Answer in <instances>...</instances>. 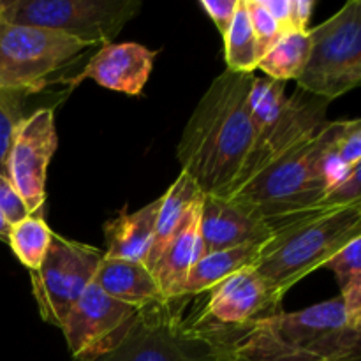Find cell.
<instances>
[{"mask_svg":"<svg viewBox=\"0 0 361 361\" xmlns=\"http://www.w3.org/2000/svg\"><path fill=\"white\" fill-rule=\"evenodd\" d=\"M194 321L231 361L361 360V330L341 296L296 312H281L240 326L212 323L192 309Z\"/></svg>","mask_w":361,"mask_h":361,"instance_id":"6da1fadb","label":"cell"},{"mask_svg":"<svg viewBox=\"0 0 361 361\" xmlns=\"http://www.w3.org/2000/svg\"><path fill=\"white\" fill-rule=\"evenodd\" d=\"M254 74L224 71L215 78L190 115L176 157L203 196L235 194L254 145L249 99Z\"/></svg>","mask_w":361,"mask_h":361,"instance_id":"7a4b0ae2","label":"cell"},{"mask_svg":"<svg viewBox=\"0 0 361 361\" xmlns=\"http://www.w3.org/2000/svg\"><path fill=\"white\" fill-rule=\"evenodd\" d=\"M344 126L345 120L326 122L314 136L275 159L228 200L270 222L274 229L293 215L319 208L328 192L323 161Z\"/></svg>","mask_w":361,"mask_h":361,"instance_id":"3957f363","label":"cell"},{"mask_svg":"<svg viewBox=\"0 0 361 361\" xmlns=\"http://www.w3.org/2000/svg\"><path fill=\"white\" fill-rule=\"evenodd\" d=\"M361 236V203L316 208L277 226L254 264L277 295L323 268L351 240Z\"/></svg>","mask_w":361,"mask_h":361,"instance_id":"277c9868","label":"cell"},{"mask_svg":"<svg viewBox=\"0 0 361 361\" xmlns=\"http://www.w3.org/2000/svg\"><path fill=\"white\" fill-rule=\"evenodd\" d=\"M247 106L254 129V145L236 190L275 159L314 136L328 122L326 109L330 102L302 88L288 95L282 81L254 76Z\"/></svg>","mask_w":361,"mask_h":361,"instance_id":"5b68a950","label":"cell"},{"mask_svg":"<svg viewBox=\"0 0 361 361\" xmlns=\"http://www.w3.org/2000/svg\"><path fill=\"white\" fill-rule=\"evenodd\" d=\"M187 296L141 309L126 341L95 361H231L201 331L194 314L185 316Z\"/></svg>","mask_w":361,"mask_h":361,"instance_id":"8992f818","label":"cell"},{"mask_svg":"<svg viewBox=\"0 0 361 361\" xmlns=\"http://www.w3.org/2000/svg\"><path fill=\"white\" fill-rule=\"evenodd\" d=\"M310 51L296 88L335 101L361 81V2L351 0L324 23L309 28Z\"/></svg>","mask_w":361,"mask_h":361,"instance_id":"52a82bcc","label":"cell"},{"mask_svg":"<svg viewBox=\"0 0 361 361\" xmlns=\"http://www.w3.org/2000/svg\"><path fill=\"white\" fill-rule=\"evenodd\" d=\"M140 9V0H7L0 21L60 32L87 46H104Z\"/></svg>","mask_w":361,"mask_h":361,"instance_id":"ba28073f","label":"cell"},{"mask_svg":"<svg viewBox=\"0 0 361 361\" xmlns=\"http://www.w3.org/2000/svg\"><path fill=\"white\" fill-rule=\"evenodd\" d=\"M87 48L60 32L0 21V88L35 94Z\"/></svg>","mask_w":361,"mask_h":361,"instance_id":"9c48e42d","label":"cell"},{"mask_svg":"<svg viewBox=\"0 0 361 361\" xmlns=\"http://www.w3.org/2000/svg\"><path fill=\"white\" fill-rule=\"evenodd\" d=\"M104 252L97 247L67 240L53 233L44 261L32 271V293L41 317L60 328L74 303L94 282Z\"/></svg>","mask_w":361,"mask_h":361,"instance_id":"30bf717a","label":"cell"},{"mask_svg":"<svg viewBox=\"0 0 361 361\" xmlns=\"http://www.w3.org/2000/svg\"><path fill=\"white\" fill-rule=\"evenodd\" d=\"M140 312V307L111 298L92 282L60 326L74 361H95L115 351L130 334Z\"/></svg>","mask_w":361,"mask_h":361,"instance_id":"8fae6325","label":"cell"},{"mask_svg":"<svg viewBox=\"0 0 361 361\" xmlns=\"http://www.w3.org/2000/svg\"><path fill=\"white\" fill-rule=\"evenodd\" d=\"M59 147L55 111L41 108L20 123L7 159V178L23 200L28 214H42L46 173Z\"/></svg>","mask_w":361,"mask_h":361,"instance_id":"7c38bea8","label":"cell"},{"mask_svg":"<svg viewBox=\"0 0 361 361\" xmlns=\"http://www.w3.org/2000/svg\"><path fill=\"white\" fill-rule=\"evenodd\" d=\"M207 293L201 316L224 326H240L282 310V296L254 267L229 275Z\"/></svg>","mask_w":361,"mask_h":361,"instance_id":"4fadbf2b","label":"cell"},{"mask_svg":"<svg viewBox=\"0 0 361 361\" xmlns=\"http://www.w3.org/2000/svg\"><path fill=\"white\" fill-rule=\"evenodd\" d=\"M159 51L137 42H109L104 44L83 67L80 74L67 80L76 87L85 80H94L108 90L127 95H141Z\"/></svg>","mask_w":361,"mask_h":361,"instance_id":"5bb4252c","label":"cell"},{"mask_svg":"<svg viewBox=\"0 0 361 361\" xmlns=\"http://www.w3.org/2000/svg\"><path fill=\"white\" fill-rule=\"evenodd\" d=\"M201 256L263 242L275 233L274 226L256 217L231 200L203 196L201 203Z\"/></svg>","mask_w":361,"mask_h":361,"instance_id":"9a60e30c","label":"cell"},{"mask_svg":"<svg viewBox=\"0 0 361 361\" xmlns=\"http://www.w3.org/2000/svg\"><path fill=\"white\" fill-rule=\"evenodd\" d=\"M201 203L203 196L187 212L185 221L173 236L154 270V277L164 300H176L183 296L187 277L201 257Z\"/></svg>","mask_w":361,"mask_h":361,"instance_id":"2e32d148","label":"cell"},{"mask_svg":"<svg viewBox=\"0 0 361 361\" xmlns=\"http://www.w3.org/2000/svg\"><path fill=\"white\" fill-rule=\"evenodd\" d=\"M159 207H161V197L133 214L123 210L115 219L106 222L104 236L108 249L104 256L111 259L134 261L145 267L154 238Z\"/></svg>","mask_w":361,"mask_h":361,"instance_id":"e0dca14e","label":"cell"},{"mask_svg":"<svg viewBox=\"0 0 361 361\" xmlns=\"http://www.w3.org/2000/svg\"><path fill=\"white\" fill-rule=\"evenodd\" d=\"M94 284L111 298L140 309L164 300L154 275L134 261L104 256L94 275Z\"/></svg>","mask_w":361,"mask_h":361,"instance_id":"ac0fdd59","label":"cell"},{"mask_svg":"<svg viewBox=\"0 0 361 361\" xmlns=\"http://www.w3.org/2000/svg\"><path fill=\"white\" fill-rule=\"evenodd\" d=\"M201 196L203 194L197 189L196 183L183 171H180L178 178L161 196V207H159L157 219H155L154 238H152L150 250H148L147 261H145V268L152 275H154L155 267H157L164 250L168 249L169 242L176 235L182 222L185 221L187 212Z\"/></svg>","mask_w":361,"mask_h":361,"instance_id":"d6986e66","label":"cell"},{"mask_svg":"<svg viewBox=\"0 0 361 361\" xmlns=\"http://www.w3.org/2000/svg\"><path fill=\"white\" fill-rule=\"evenodd\" d=\"M264 243H267V240L201 256L187 277L183 296L203 295V293L210 291L214 286H217L219 282L228 279L229 275L236 274L243 268L254 267L261 257Z\"/></svg>","mask_w":361,"mask_h":361,"instance_id":"ffe728a7","label":"cell"},{"mask_svg":"<svg viewBox=\"0 0 361 361\" xmlns=\"http://www.w3.org/2000/svg\"><path fill=\"white\" fill-rule=\"evenodd\" d=\"M310 51L309 32H289L284 34L263 56L257 69L275 81L298 80L305 69Z\"/></svg>","mask_w":361,"mask_h":361,"instance_id":"44dd1931","label":"cell"},{"mask_svg":"<svg viewBox=\"0 0 361 361\" xmlns=\"http://www.w3.org/2000/svg\"><path fill=\"white\" fill-rule=\"evenodd\" d=\"M222 39H224L228 71L238 74H254L259 63V51H257V41L247 13L245 0H238L231 25Z\"/></svg>","mask_w":361,"mask_h":361,"instance_id":"7402d4cb","label":"cell"},{"mask_svg":"<svg viewBox=\"0 0 361 361\" xmlns=\"http://www.w3.org/2000/svg\"><path fill=\"white\" fill-rule=\"evenodd\" d=\"M53 231L46 224L44 214H30L11 226L7 245L28 271H37L51 243Z\"/></svg>","mask_w":361,"mask_h":361,"instance_id":"603a6c76","label":"cell"},{"mask_svg":"<svg viewBox=\"0 0 361 361\" xmlns=\"http://www.w3.org/2000/svg\"><path fill=\"white\" fill-rule=\"evenodd\" d=\"M27 94L9 88H0V175L7 176V159L14 136L23 122V108Z\"/></svg>","mask_w":361,"mask_h":361,"instance_id":"cb8c5ba5","label":"cell"},{"mask_svg":"<svg viewBox=\"0 0 361 361\" xmlns=\"http://www.w3.org/2000/svg\"><path fill=\"white\" fill-rule=\"evenodd\" d=\"M361 236L351 240L348 245L342 247L323 268H328L335 274L338 282V288L345 289L353 282L361 281Z\"/></svg>","mask_w":361,"mask_h":361,"instance_id":"d4e9b609","label":"cell"},{"mask_svg":"<svg viewBox=\"0 0 361 361\" xmlns=\"http://www.w3.org/2000/svg\"><path fill=\"white\" fill-rule=\"evenodd\" d=\"M245 6L250 18V25H252L254 35H256L257 51H259L261 60V56L284 35V32L279 27L277 21L271 18V14L264 9L261 0H245Z\"/></svg>","mask_w":361,"mask_h":361,"instance_id":"484cf974","label":"cell"},{"mask_svg":"<svg viewBox=\"0 0 361 361\" xmlns=\"http://www.w3.org/2000/svg\"><path fill=\"white\" fill-rule=\"evenodd\" d=\"M361 203V166L324 194L319 208H342Z\"/></svg>","mask_w":361,"mask_h":361,"instance_id":"4316f807","label":"cell"},{"mask_svg":"<svg viewBox=\"0 0 361 361\" xmlns=\"http://www.w3.org/2000/svg\"><path fill=\"white\" fill-rule=\"evenodd\" d=\"M335 152L348 166L361 164V120H345V126L335 143Z\"/></svg>","mask_w":361,"mask_h":361,"instance_id":"83f0119b","label":"cell"},{"mask_svg":"<svg viewBox=\"0 0 361 361\" xmlns=\"http://www.w3.org/2000/svg\"><path fill=\"white\" fill-rule=\"evenodd\" d=\"M0 215L9 226L16 224V222L23 221L27 215H30L11 180L2 175H0Z\"/></svg>","mask_w":361,"mask_h":361,"instance_id":"f1b7e54d","label":"cell"},{"mask_svg":"<svg viewBox=\"0 0 361 361\" xmlns=\"http://www.w3.org/2000/svg\"><path fill=\"white\" fill-rule=\"evenodd\" d=\"M200 4L204 13L212 18V21L217 27L219 34L224 37L229 25H231L233 16H235L238 0H201Z\"/></svg>","mask_w":361,"mask_h":361,"instance_id":"f546056e","label":"cell"},{"mask_svg":"<svg viewBox=\"0 0 361 361\" xmlns=\"http://www.w3.org/2000/svg\"><path fill=\"white\" fill-rule=\"evenodd\" d=\"M314 7V0H291V32H309Z\"/></svg>","mask_w":361,"mask_h":361,"instance_id":"4dcf8cb0","label":"cell"},{"mask_svg":"<svg viewBox=\"0 0 361 361\" xmlns=\"http://www.w3.org/2000/svg\"><path fill=\"white\" fill-rule=\"evenodd\" d=\"M264 9L271 14L284 34L291 32V0H261Z\"/></svg>","mask_w":361,"mask_h":361,"instance_id":"1f68e13d","label":"cell"},{"mask_svg":"<svg viewBox=\"0 0 361 361\" xmlns=\"http://www.w3.org/2000/svg\"><path fill=\"white\" fill-rule=\"evenodd\" d=\"M9 229L11 226L4 221V217L0 215V242L7 243V238H9Z\"/></svg>","mask_w":361,"mask_h":361,"instance_id":"d6a6232c","label":"cell"},{"mask_svg":"<svg viewBox=\"0 0 361 361\" xmlns=\"http://www.w3.org/2000/svg\"><path fill=\"white\" fill-rule=\"evenodd\" d=\"M6 2H7V0H0V20H2L4 9H6Z\"/></svg>","mask_w":361,"mask_h":361,"instance_id":"836d02e7","label":"cell"},{"mask_svg":"<svg viewBox=\"0 0 361 361\" xmlns=\"http://www.w3.org/2000/svg\"><path fill=\"white\" fill-rule=\"evenodd\" d=\"M355 361H361V360H355Z\"/></svg>","mask_w":361,"mask_h":361,"instance_id":"e575fe53","label":"cell"}]
</instances>
